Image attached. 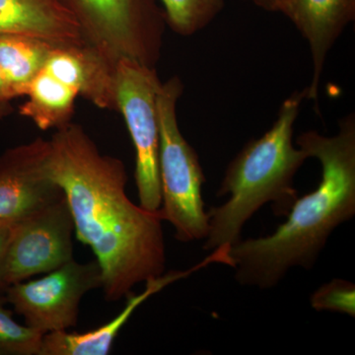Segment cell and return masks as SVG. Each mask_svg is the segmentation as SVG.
<instances>
[{
	"mask_svg": "<svg viewBox=\"0 0 355 355\" xmlns=\"http://www.w3.org/2000/svg\"><path fill=\"white\" fill-rule=\"evenodd\" d=\"M44 167L64 191L77 239L96 256L107 301L120 300L137 284L165 273L160 210L149 211L128 198L120 159L103 154L71 121L49 140Z\"/></svg>",
	"mask_w": 355,
	"mask_h": 355,
	"instance_id": "1",
	"label": "cell"
},
{
	"mask_svg": "<svg viewBox=\"0 0 355 355\" xmlns=\"http://www.w3.org/2000/svg\"><path fill=\"white\" fill-rule=\"evenodd\" d=\"M296 142L309 158L319 160L321 181L296 200L287 220L272 234L231 246L235 279L241 286L266 291L291 268L312 270L334 231L355 216V114L338 121L333 137L309 130Z\"/></svg>",
	"mask_w": 355,
	"mask_h": 355,
	"instance_id": "2",
	"label": "cell"
},
{
	"mask_svg": "<svg viewBox=\"0 0 355 355\" xmlns=\"http://www.w3.org/2000/svg\"><path fill=\"white\" fill-rule=\"evenodd\" d=\"M307 88L294 91L280 106L272 127L252 139L227 166L217 197L230 198L207 211L209 234L203 249L212 252L242 239L245 224L268 203L277 216H287L299 198L294 177L309 158L293 144V127Z\"/></svg>",
	"mask_w": 355,
	"mask_h": 355,
	"instance_id": "3",
	"label": "cell"
},
{
	"mask_svg": "<svg viewBox=\"0 0 355 355\" xmlns=\"http://www.w3.org/2000/svg\"><path fill=\"white\" fill-rule=\"evenodd\" d=\"M184 85L178 76L161 83L157 93L159 120V173L163 221L175 229L179 242L205 240L209 234V216L205 209V183L198 153L180 130L177 104Z\"/></svg>",
	"mask_w": 355,
	"mask_h": 355,
	"instance_id": "4",
	"label": "cell"
},
{
	"mask_svg": "<svg viewBox=\"0 0 355 355\" xmlns=\"http://www.w3.org/2000/svg\"><path fill=\"white\" fill-rule=\"evenodd\" d=\"M86 42L116 67L130 60L155 67L162 51L165 14L157 0H64Z\"/></svg>",
	"mask_w": 355,
	"mask_h": 355,
	"instance_id": "5",
	"label": "cell"
},
{
	"mask_svg": "<svg viewBox=\"0 0 355 355\" xmlns=\"http://www.w3.org/2000/svg\"><path fill=\"white\" fill-rule=\"evenodd\" d=\"M160 84L155 67L130 60L116 62V112L125 119L135 146V179L139 205L149 211H157L162 205L157 111Z\"/></svg>",
	"mask_w": 355,
	"mask_h": 355,
	"instance_id": "6",
	"label": "cell"
},
{
	"mask_svg": "<svg viewBox=\"0 0 355 355\" xmlns=\"http://www.w3.org/2000/svg\"><path fill=\"white\" fill-rule=\"evenodd\" d=\"M102 284L97 261L78 263L72 259L41 279L11 284L4 295L25 324L46 335L76 327L83 296Z\"/></svg>",
	"mask_w": 355,
	"mask_h": 355,
	"instance_id": "7",
	"label": "cell"
},
{
	"mask_svg": "<svg viewBox=\"0 0 355 355\" xmlns=\"http://www.w3.org/2000/svg\"><path fill=\"white\" fill-rule=\"evenodd\" d=\"M74 223L65 197L13 226L0 263V293L73 259Z\"/></svg>",
	"mask_w": 355,
	"mask_h": 355,
	"instance_id": "8",
	"label": "cell"
},
{
	"mask_svg": "<svg viewBox=\"0 0 355 355\" xmlns=\"http://www.w3.org/2000/svg\"><path fill=\"white\" fill-rule=\"evenodd\" d=\"M48 146L39 137L0 156V225H16L64 197L44 171Z\"/></svg>",
	"mask_w": 355,
	"mask_h": 355,
	"instance_id": "9",
	"label": "cell"
},
{
	"mask_svg": "<svg viewBox=\"0 0 355 355\" xmlns=\"http://www.w3.org/2000/svg\"><path fill=\"white\" fill-rule=\"evenodd\" d=\"M284 15L309 44L313 69L307 99L317 100L329 53L355 19V0H288Z\"/></svg>",
	"mask_w": 355,
	"mask_h": 355,
	"instance_id": "10",
	"label": "cell"
},
{
	"mask_svg": "<svg viewBox=\"0 0 355 355\" xmlns=\"http://www.w3.org/2000/svg\"><path fill=\"white\" fill-rule=\"evenodd\" d=\"M44 69L97 108L118 111L116 67L90 44L53 46Z\"/></svg>",
	"mask_w": 355,
	"mask_h": 355,
	"instance_id": "11",
	"label": "cell"
},
{
	"mask_svg": "<svg viewBox=\"0 0 355 355\" xmlns=\"http://www.w3.org/2000/svg\"><path fill=\"white\" fill-rule=\"evenodd\" d=\"M0 35L30 37L53 46L88 44L64 0H0Z\"/></svg>",
	"mask_w": 355,
	"mask_h": 355,
	"instance_id": "12",
	"label": "cell"
},
{
	"mask_svg": "<svg viewBox=\"0 0 355 355\" xmlns=\"http://www.w3.org/2000/svg\"><path fill=\"white\" fill-rule=\"evenodd\" d=\"M207 261L184 272L163 273L160 277L147 280L146 291L140 294L130 292L123 309L108 322L95 330L86 333H69L67 331H53L43 336L41 355H107L112 352L114 340L121 328L132 317L133 312L144 301L162 291L178 279H183L198 268L207 266Z\"/></svg>",
	"mask_w": 355,
	"mask_h": 355,
	"instance_id": "13",
	"label": "cell"
},
{
	"mask_svg": "<svg viewBox=\"0 0 355 355\" xmlns=\"http://www.w3.org/2000/svg\"><path fill=\"white\" fill-rule=\"evenodd\" d=\"M25 96L28 99L20 107L19 114L42 130H58L71 123L79 97L76 91L44 69L33 79Z\"/></svg>",
	"mask_w": 355,
	"mask_h": 355,
	"instance_id": "14",
	"label": "cell"
},
{
	"mask_svg": "<svg viewBox=\"0 0 355 355\" xmlns=\"http://www.w3.org/2000/svg\"><path fill=\"white\" fill-rule=\"evenodd\" d=\"M53 46L30 37L0 35V69L13 99L23 97Z\"/></svg>",
	"mask_w": 355,
	"mask_h": 355,
	"instance_id": "15",
	"label": "cell"
},
{
	"mask_svg": "<svg viewBox=\"0 0 355 355\" xmlns=\"http://www.w3.org/2000/svg\"><path fill=\"white\" fill-rule=\"evenodd\" d=\"M166 24L180 35L189 37L207 27L221 12L225 0H159Z\"/></svg>",
	"mask_w": 355,
	"mask_h": 355,
	"instance_id": "16",
	"label": "cell"
},
{
	"mask_svg": "<svg viewBox=\"0 0 355 355\" xmlns=\"http://www.w3.org/2000/svg\"><path fill=\"white\" fill-rule=\"evenodd\" d=\"M6 304L0 293V355H41L44 334L16 322Z\"/></svg>",
	"mask_w": 355,
	"mask_h": 355,
	"instance_id": "17",
	"label": "cell"
},
{
	"mask_svg": "<svg viewBox=\"0 0 355 355\" xmlns=\"http://www.w3.org/2000/svg\"><path fill=\"white\" fill-rule=\"evenodd\" d=\"M310 304L318 312L329 311L354 318V284L345 279H331L313 292L310 297Z\"/></svg>",
	"mask_w": 355,
	"mask_h": 355,
	"instance_id": "18",
	"label": "cell"
},
{
	"mask_svg": "<svg viewBox=\"0 0 355 355\" xmlns=\"http://www.w3.org/2000/svg\"><path fill=\"white\" fill-rule=\"evenodd\" d=\"M252 2L254 6H258L263 10L268 12H279L284 14L288 0H247Z\"/></svg>",
	"mask_w": 355,
	"mask_h": 355,
	"instance_id": "19",
	"label": "cell"
},
{
	"mask_svg": "<svg viewBox=\"0 0 355 355\" xmlns=\"http://www.w3.org/2000/svg\"><path fill=\"white\" fill-rule=\"evenodd\" d=\"M12 100V95L0 69V119L3 118L4 114L8 112L9 104Z\"/></svg>",
	"mask_w": 355,
	"mask_h": 355,
	"instance_id": "20",
	"label": "cell"
},
{
	"mask_svg": "<svg viewBox=\"0 0 355 355\" xmlns=\"http://www.w3.org/2000/svg\"><path fill=\"white\" fill-rule=\"evenodd\" d=\"M13 226L0 225V263L3 259L4 253L9 239H10L11 233H12Z\"/></svg>",
	"mask_w": 355,
	"mask_h": 355,
	"instance_id": "21",
	"label": "cell"
}]
</instances>
